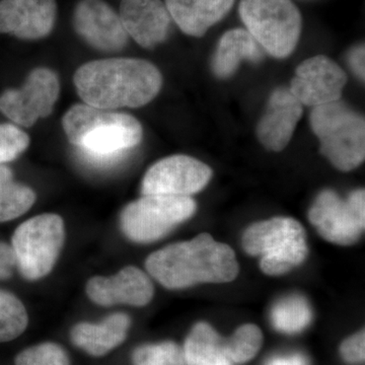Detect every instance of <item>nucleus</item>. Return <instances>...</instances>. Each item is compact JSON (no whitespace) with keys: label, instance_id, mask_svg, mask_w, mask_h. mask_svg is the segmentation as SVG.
<instances>
[{"label":"nucleus","instance_id":"20","mask_svg":"<svg viewBox=\"0 0 365 365\" xmlns=\"http://www.w3.org/2000/svg\"><path fill=\"white\" fill-rule=\"evenodd\" d=\"M263 58V49L244 29H234L223 34L213 56V73L225 79L234 76L242 61L259 62Z\"/></svg>","mask_w":365,"mask_h":365},{"label":"nucleus","instance_id":"26","mask_svg":"<svg viewBox=\"0 0 365 365\" xmlns=\"http://www.w3.org/2000/svg\"><path fill=\"white\" fill-rule=\"evenodd\" d=\"M132 360L133 365H188L179 346L172 342L140 346Z\"/></svg>","mask_w":365,"mask_h":365},{"label":"nucleus","instance_id":"6","mask_svg":"<svg viewBox=\"0 0 365 365\" xmlns=\"http://www.w3.org/2000/svg\"><path fill=\"white\" fill-rule=\"evenodd\" d=\"M240 18L262 49L275 58L289 56L302 31V16L292 0H241Z\"/></svg>","mask_w":365,"mask_h":365},{"label":"nucleus","instance_id":"29","mask_svg":"<svg viewBox=\"0 0 365 365\" xmlns=\"http://www.w3.org/2000/svg\"><path fill=\"white\" fill-rule=\"evenodd\" d=\"M365 335L364 331L351 336L341 345V355L348 364H359L364 361Z\"/></svg>","mask_w":365,"mask_h":365},{"label":"nucleus","instance_id":"10","mask_svg":"<svg viewBox=\"0 0 365 365\" xmlns=\"http://www.w3.org/2000/svg\"><path fill=\"white\" fill-rule=\"evenodd\" d=\"M59 93L57 74L39 67L31 71L21 88H11L0 95V112L14 123L32 127L38 119L51 114Z\"/></svg>","mask_w":365,"mask_h":365},{"label":"nucleus","instance_id":"22","mask_svg":"<svg viewBox=\"0 0 365 365\" xmlns=\"http://www.w3.org/2000/svg\"><path fill=\"white\" fill-rule=\"evenodd\" d=\"M312 319V307L299 294H292L278 300L271 311L272 325L281 333H300L311 324Z\"/></svg>","mask_w":365,"mask_h":365},{"label":"nucleus","instance_id":"8","mask_svg":"<svg viewBox=\"0 0 365 365\" xmlns=\"http://www.w3.org/2000/svg\"><path fill=\"white\" fill-rule=\"evenodd\" d=\"M191 197L143 195L125 206L120 223L125 235L135 242L162 239L196 211Z\"/></svg>","mask_w":365,"mask_h":365},{"label":"nucleus","instance_id":"28","mask_svg":"<svg viewBox=\"0 0 365 365\" xmlns=\"http://www.w3.org/2000/svg\"><path fill=\"white\" fill-rule=\"evenodd\" d=\"M30 137L13 124H0V165L13 162L29 148Z\"/></svg>","mask_w":365,"mask_h":365},{"label":"nucleus","instance_id":"12","mask_svg":"<svg viewBox=\"0 0 365 365\" xmlns=\"http://www.w3.org/2000/svg\"><path fill=\"white\" fill-rule=\"evenodd\" d=\"M346 83L344 71L332 59L319 55L299 64L289 91L300 104L314 108L339 101Z\"/></svg>","mask_w":365,"mask_h":365},{"label":"nucleus","instance_id":"13","mask_svg":"<svg viewBox=\"0 0 365 365\" xmlns=\"http://www.w3.org/2000/svg\"><path fill=\"white\" fill-rule=\"evenodd\" d=\"M72 24L79 37L98 51L117 53L128 44L119 14L104 0H79Z\"/></svg>","mask_w":365,"mask_h":365},{"label":"nucleus","instance_id":"24","mask_svg":"<svg viewBox=\"0 0 365 365\" xmlns=\"http://www.w3.org/2000/svg\"><path fill=\"white\" fill-rule=\"evenodd\" d=\"M263 335L258 327L247 324L240 327L230 339L225 350L232 364H245L256 356L260 350Z\"/></svg>","mask_w":365,"mask_h":365},{"label":"nucleus","instance_id":"31","mask_svg":"<svg viewBox=\"0 0 365 365\" xmlns=\"http://www.w3.org/2000/svg\"><path fill=\"white\" fill-rule=\"evenodd\" d=\"M365 49L364 45L360 44L356 47L353 48L351 51L349 53L350 67L353 72L356 74L357 78L364 81V58H365Z\"/></svg>","mask_w":365,"mask_h":365},{"label":"nucleus","instance_id":"16","mask_svg":"<svg viewBox=\"0 0 365 365\" xmlns=\"http://www.w3.org/2000/svg\"><path fill=\"white\" fill-rule=\"evenodd\" d=\"M119 16L141 47L150 49L167 39L172 19L162 0H122Z\"/></svg>","mask_w":365,"mask_h":365},{"label":"nucleus","instance_id":"5","mask_svg":"<svg viewBox=\"0 0 365 365\" xmlns=\"http://www.w3.org/2000/svg\"><path fill=\"white\" fill-rule=\"evenodd\" d=\"M242 247L251 256H260L264 273L282 275L306 260V232L292 217H274L254 223L242 235Z\"/></svg>","mask_w":365,"mask_h":365},{"label":"nucleus","instance_id":"32","mask_svg":"<svg viewBox=\"0 0 365 365\" xmlns=\"http://www.w3.org/2000/svg\"><path fill=\"white\" fill-rule=\"evenodd\" d=\"M264 365H309V361L302 353H292L271 357Z\"/></svg>","mask_w":365,"mask_h":365},{"label":"nucleus","instance_id":"4","mask_svg":"<svg viewBox=\"0 0 365 365\" xmlns=\"http://www.w3.org/2000/svg\"><path fill=\"white\" fill-rule=\"evenodd\" d=\"M321 151L334 167L343 172L356 169L365 158V121L344 103L314 107L309 117Z\"/></svg>","mask_w":365,"mask_h":365},{"label":"nucleus","instance_id":"23","mask_svg":"<svg viewBox=\"0 0 365 365\" xmlns=\"http://www.w3.org/2000/svg\"><path fill=\"white\" fill-rule=\"evenodd\" d=\"M28 323V313L21 299L11 292L0 289V342L20 337Z\"/></svg>","mask_w":365,"mask_h":365},{"label":"nucleus","instance_id":"19","mask_svg":"<svg viewBox=\"0 0 365 365\" xmlns=\"http://www.w3.org/2000/svg\"><path fill=\"white\" fill-rule=\"evenodd\" d=\"M130 324L124 313L110 314L98 324L83 322L72 328L71 341L91 356H104L124 342Z\"/></svg>","mask_w":365,"mask_h":365},{"label":"nucleus","instance_id":"11","mask_svg":"<svg viewBox=\"0 0 365 365\" xmlns=\"http://www.w3.org/2000/svg\"><path fill=\"white\" fill-rule=\"evenodd\" d=\"M211 177L212 170L201 160L188 155H172L151 165L144 175L141 193L191 197L205 188Z\"/></svg>","mask_w":365,"mask_h":365},{"label":"nucleus","instance_id":"1","mask_svg":"<svg viewBox=\"0 0 365 365\" xmlns=\"http://www.w3.org/2000/svg\"><path fill=\"white\" fill-rule=\"evenodd\" d=\"M73 81L85 104L115 110L148 105L160 93L163 76L146 60L109 58L83 64Z\"/></svg>","mask_w":365,"mask_h":365},{"label":"nucleus","instance_id":"15","mask_svg":"<svg viewBox=\"0 0 365 365\" xmlns=\"http://www.w3.org/2000/svg\"><path fill=\"white\" fill-rule=\"evenodd\" d=\"M88 299L98 306H146L153 299V282L140 269L129 266L111 277L96 276L86 283Z\"/></svg>","mask_w":365,"mask_h":365},{"label":"nucleus","instance_id":"14","mask_svg":"<svg viewBox=\"0 0 365 365\" xmlns=\"http://www.w3.org/2000/svg\"><path fill=\"white\" fill-rule=\"evenodd\" d=\"M56 16V0H0V34L42 39L52 32Z\"/></svg>","mask_w":365,"mask_h":365},{"label":"nucleus","instance_id":"21","mask_svg":"<svg viewBox=\"0 0 365 365\" xmlns=\"http://www.w3.org/2000/svg\"><path fill=\"white\" fill-rule=\"evenodd\" d=\"M185 360L188 365H232L225 350V340L206 323L194 326L185 342Z\"/></svg>","mask_w":365,"mask_h":365},{"label":"nucleus","instance_id":"18","mask_svg":"<svg viewBox=\"0 0 365 365\" xmlns=\"http://www.w3.org/2000/svg\"><path fill=\"white\" fill-rule=\"evenodd\" d=\"M235 0H165L170 19L192 37H203L234 6Z\"/></svg>","mask_w":365,"mask_h":365},{"label":"nucleus","instance_id":"17","mask_svg":"<svg viewBox=\"0 0 365 365\" xmlns=\"http://www.w3.org/2000/svg\"><path fill=\"white\" fill-rule=\"evenodd\" d=\"M302 116V105L289 88H278L269 98L265 114L257 126V136L269 150H284Z\"/></svg>","mask_w":365,"mask_h":365},{"label":"nucleus","instance_id":"33","mask_svg":"<svg viewBox=\"0 0 365 365\" xmlns=\"http://www.w3.org/2000/svg\"><path fill=\"white\" fill-rule=\"evenodd\" d=\"M14 179L13 170L6 165H0V196L4 193V189Z\"/></svg>","mask_w":365,"mask_h":365},{"label":"nucleus","instance_id":"2","mask_svg":"<svg viewBox=\"0 0 365 365\" xmlns=\"http://www.w3.org/2000/svg\"><path fill=\"white\" fill-rule=\"evenodd\" d=\"M148 272L163 287L181 289L200 283H227L239 274L235 252L210 235L158 250L145 262Z\"/></svg>","mask_w":365,"mask_h":365},{"label":"nucleus","instance_id":"25","mask_svg":"<svg viewBox=\"0 0 365 365\" xmlns=\"http://www.w3.org/2000/svg\"><path fill=\"white\" fill-rule=\"evenodd\" d=\"M35 201V192L14 180L0 196V223L11 222L25 215Z\"/></svg>","mask_w":365,"mask_h":365},{"label":"nucleus","instance_id":"7","mask_svg":"<svg viewBox=\"0 0 365 365\" xmlns=\"http://www.w3.org/2000/svg\"><path fill=\"white\" fill-rule=\"evenodd\" d=\"M66 240L61 216L45 213L30 218L14 230L11 248L16 268L26 279L46 277L56 264Z\"/></svg>","mask_w":365,"mask_h":365},{"label":"nucleus","instance_id":"30","mask_svg":"<svg viewBox=\"0 0 365 365\" xmlns=\"http://www.w3.org/2000/svg\"><path fill=\"white\" fill-rule=\"evenodd\" d=\"M16 269V256L11 245L0 242V280H6L13 276Z\"/></svg>","mask_w":365,"mask_h":365},{"label":"nucleus","instance_id":"27","mask_svg":"<svg viewBox=\"0 0 365 365\" xmlns=\"http://www.w3.org/2000/svg\"><path fill=\"white\" fill-rule=\"evenodd\" d=\"M14 362L16 365H71L66 350L52 342L26 348L18 354Z\"/></svg>","mask_w":365,"mask_h":365},{"label":"nucleus","instance_id":"9","mask_svg":"<svg viewBox=\"0 0 365 365\" xmlns=\"http://www.w3.org/2000/svg\"><path fill=\"white\" fill-rule=\"evenodd\" d=\"M309 218L326 241L341 246L354 244L364 230V190L352 192L346 200L332 190H324L309 209Z\"/></svg>","mask_w":365,"mask_h":365},{"label":"nucleus","instance_id":"3","mask_svg":"<svg viewBox=\"0 0 365 365\" xmlns=\"http://www.w3.org/2000/svg\"><path fill=\"white\" fill-rule=\"evenodd\" d=\"M62 126L69 143L97 160L114 158L143 140V126L136 118L86 104L72 106Z\"/></svg>","mask_w":365,"mask_h":365}]
</instances>
